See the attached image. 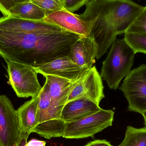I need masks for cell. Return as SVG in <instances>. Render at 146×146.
Returning a JSON list of instances; mask_svg holds the SVG:
<instances>
[{
    "label": "cell",
    "instance_id": "cell-7",
    "mask_svg": "<svg viewBox=\"0 0 146 146\" xmlns=\"http://www.w3.org/2000/svg\"><path fill=\"white\" fill-rule=\"evenodd\" d=\"M21 134L16 110L7 96L0 95V146H15Z\"/></svg>",
    "mask_w": 146,
    "mask_h": 146
},
{
    "label": "cell",
    "instance_id": "cell-25",
    "mask_svg": "<svg viewBox=\"0 0 146 146\" xmlns=\"http://www.w3.org/2000/svg\"><path fill=\"white\" fill-rule=\"evenodd\" d=\"M108 1H113V0H108Z\"/></svg>",
    "mask_w": 146,
    "mask_h": 146
},
{
    "label": "cell",
    "instance_id": "cell-1",
    "mask_svg": "<svg viewBox=\"0 0 146 146\" xmlns=\"http://www.w3.org/2000/svg\"><path fill=\"white\" fill-rule=\"evenodd\" d=\"M82 36L64 31L48 33L0 31V57L34 68L68 56Z\"/></svg>",
    "mask_w": 146,
    "mask_h": 146
},
{
    "label": "cell",
    "instance_id": "cell-24",
    "mask_svg": "<svg viewBox=\"0 0 146 146\" xmlns=\"http://www.w3.org/2000/svg\"><path fill=\"white\" fill-rule=\"evenodd\" d=\"M15 146H21L20 144V143L19 141H18V143L16 144Z\"/></svg>",
    "mask_w": 146,
    "mask_h": 146
},
{
    "label": "cell",
    "instance_id": "cell-18",
    "mask_svg": "<svg viewBox=\"0 0 146 146\" xmlns=\"http://www.w3.org/2000/svg\"><path fill=\"white\" fill-rule=\"evenodd\" d=\"M46 13V15L59 10L65 9L63 0H31Z\"/></svg>",
    "mask_w": 146,
    "mask_h": 146
},
{
    "label": "cell",
    "instance_id": "cell-22",
    "mask_svg": "<svg viewBox=\"0 0 146 146\" xmlns=\"http://www.w3.org/2000/svg\"><path fill=\"white\" fill-rule=\"evenodd\" d=\"M85 146H113L106 140H96L88 143Z\"/></svg>",
    "mask_w": 146,
    "mask_h": 146
},
{
    "label": "cell",
    "instance_id": "cell-26",
    "mask_svg": "<svg viewBox=\"0 0 146 146\" xmlns=\"http://www.w3.org/2000/svg\"><path fill=\"white\" fill-rule=\"evenodd\" d=\"M63 1H64V0H63Z\"/></svg>",
    "mask_w": 146,
    "mask_h": 146
},
{
    "label": "cell",
    "instance_id": "cell-23",
    "mask_svg": "<svg viewBox=\"0 0 146 146\" xmlns=\"http://www.w3.org/2000/svg\"><path fill=\"white\" fill-rule=\"evenodd\" d=\"M141 115H142L143 117H144V121H145V126L146 127V111L143 112Z\"/></svg>",
    "mask_w": 146,
    "mask_h": 146
},
{
    "label": "cell",
    "instance_id": "cell-14",
    "mask_svg": "<svg viewBox=\"0 0 146 146\" xmlns=\"http://www.w3.org/2000/svg\"><path fill=\"white\" fill-rule=\"evenodd\" d=\"M39 94L32 98L16 110L21 133L30 135L37 126Z\"/></svg>",
    "mask_w": 146,
    "mask_h": 146
},
{
    "label": "cell",
    "instance_id": "cell-20",
    "mask_svg": "<svg viewBox=\"0 0 146 146\" xmlns=\"http://www.w3.org/2000/svg\"><path fill=\"white\" fill-rule=\"evenodd\" d=\"M30 1L31 0H0V11L4 16H8L10 9L20 3Z\"/></svg>",
    "mask_w": 146,
    "mask_h": 146
},
{
    "label": "cell",
    "instance_id": "cell-17",
    "mask_svg": "<svg viewBox=\"0 0 146 146\" xmlns=\"http://www.w3.org/2000/svg\"><path fill=\"white\" fill-rule=\"evenodd\" d=\"M124 39L133 49L135 54H146V34L137 33H124Z\"/></svg>",
    "mask_w": 146,
    "mask_h": 146
},
{
    "label": "cell",
    "instance_id": "cell-16",
    "mask_svg": "<svg viewBox=\"0 0 146 146\" xmlns=\"http://www.w3.org/2000/svg\"><path fill=\"white\" fill-rule=\"evenodd\" d=\"M117 146H146V127L136 128L128 126L123 141Z\"/></svg>",
    "mask_w": 146,
    "mask_h": 146
},
{
    "label": "cell",
    "instance_id": "cell-11",
    "mask_svg": "<svg viewBox=\"0 0 146 146\" xmlns=\"http://www.w3.org/2000/svg\"><path fill=\"white\" fill-rule=\"evenodd\" d=\"M98 46L89 36H82L72 46L68 58L76 65L88 69L95 62Z\"/></svg>",
    "mask_w": 146,
    "mask_h": 146
},
{
    "label": "cell",
    "instance_id": "cell-5",
    "mask_svg": "<svg viewBox=\"0 0 146 146\" xmlns=\"http://www.w3.org/2000/svg\"><path fill=\"white\" fill-rule=\"evenodd\" d=\"M119 89L128 102L129 111L141 114L146 111V65L130 71Z\"/></svg>",
    "mask_w": 146,
    "mask_h": 146
},
{
    "label": "cell",
    "instance_id": "cell-4",
    "mask_svg": "<svg viewBox=\"0 0 146 146\" xmlns=\"http://www.w3.org/2000/svg\"><path fill=\"white\" fill-rule=\"evenodd\" d=\"M6 62L9 84L19 98H33L39 94L42 87L34 68L14 62Z\"/></svg>",
    "mask_w": 146,
    "mask_h": 146
},
{
    "label": "cell",
    "instance_id": "cell-10",
    "mask_svg": "<svg viewBox=\"0 0 146 146\" xmlns=\"http://www.w3.org/2000/svg\"><path fill=\"white\" fill-rule=\"evenodd\" d=\"M43 21L81 36H87L89 35V27L79 15L66 9L55 11L47 15Z\"/></svg>",
    "mask_w": 146,
    "mask_h": 146
},
{
    "label": "cell",
    "instance_id": "cell-3",
    "mask_svg": "<svg viewBox=\"0 0 146 146\" xmlns=\"http://www.w3.org/2000/svg\"><path fill=\"white\" fill-rule=\"evenodd\" d=\"M114 111L101 109L96 113L79 121L66 123L62 137L79 139L92 137L108 127L112 126Z\"/></svg>",
    "mask_w": 146,
    "mask_h": 146
},
{
    "label": "cell",
    "instance_id": "cell-2",
    "mask_svg": "<svg viewBox=\"0 0 146 146\" xmlns=\"http://www.w3.org/2000/svg\"><path fill=\"white\" fill-rule=\"evenodd\" d=\"M135 54L124 38H116L113 42L101 68V76L110 89L116 90L121 81L130 72Z\"/></svg>",
    "mask_w": 146,
    "mask_h": 146
},
{
    "label": "cell",
    "instance_id": "cell-12",
    "mask_svg": "<svg viewBox=\"0 0 146 146\" xmlns=\"http://www.w3.org/2000/svg\"><path fill=\"white\" fill-rule=\"evenodd\" d=\"M99 105L85 99L68 102L62 112L61 119L65 123L79 121L101 110Z\"/></svg>",
    "mask_w": 146,
    "mask_h": 146
},
{
    "label": "cell",
    "instance_id": "cell-13",
    "mask_svg": "<svg viewBox=\"0 0 146 146\" xmlns=\"http://www.w3.org/2000/svg\"><path fill=\"white\" fill-rule=\"evenodd\" d=\"M44 86L50 97L58 105L64 107L74 87L76 82L55 76L45 75Z\"/></svg>",
    "mask_w": 146,
    "mask_h": 146
},
{
    "label": "cell",
    "instance_id": "cell-8",
    "mask_svg": "<svg viewBox=\"0 0 146 146\" xmlns=\"http://www.w3.org/2000/svg\"><path fill=\"white\" fill-rule=\"evenodd\" d=\"M0 31L26 33H48L66 31L43 21L29 20L9 16L0 18Z\"/></svg>",
    "mask_w": 146,
    "mask_h": 146
},
{
    "label": "cell",
    "instance_id": "cell-15",
    "mask_svg": "<svg viewBox=\"0 0 146 146\" xmlns=\"http://www.w3.org/2000/svg\"><path fill=\"white\" fill-rule=\"evenodd\" d=\"M8 16L29 20L43 21L46 14L42 9L30 1L20 3L10 9Z\"/></svg>",
    "mask_w": 146,
    "mask_h": 146
},
{
    "label": "cell",
    "instance_id": "cell-9",
    "mask_svg": "<svg viewBox=\"0 0 146 146\" xmlns=\"http://www.w3.org/2000/svg\"><path fill=\"white\" fill-rule=\"evenodd\" d=\"M35 68L38 74L43 76H55L73 82L77 81L89 69L79 66L68 56L58 58Z\"/></svg>",
    "mask_w": 146,
    "mask_h": 146
},
{
    "label": "cell",
    "instance_id": "cell-19",
    "mask_svg": "<svg viewBox=\"0 0 146 146\" xmlns=\"http://www.w3.org/2000/svg\"><path fill=\"white\" fill-rule=\"evenodd\" d=\"M125 33L146 34V7Z\"/></svg>",
    "mask_w": 146,
    "mask_h": 146
},
{
    "label": "cell",
    "instance_id": "cell-6",
    "mask_svg": "<svg viewBox=\"0 0 146 146\" xmlns=\"http://www.w3.org/2000/svg\"><path fill=\"white\" fill-rule=\"evenodd\" d=\"M104 89L102 76L96 67L93 66L76 82L68 102L85 99L99 105L100 101L105 98Z\"/></svg>",
    "mask_w": 146,
    "mask_h": 146
},
{
    "label": "cell",
    "instance_id": "cell-21",
    "mask_svg": "<svg viewBox=\"0 0 146 146\" xmlns=\"http://www.w3.org/2000/svg\"><path fill=\"white\" fill-rule=\"evenodd\" d=\"M90 0H64L65 9L73 13L78 10L83 5L86 4Z\"/></svg>",
    "mask_w": 146,
    "mask_h": 146
}]
</instances>
